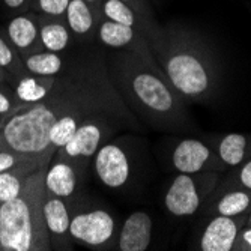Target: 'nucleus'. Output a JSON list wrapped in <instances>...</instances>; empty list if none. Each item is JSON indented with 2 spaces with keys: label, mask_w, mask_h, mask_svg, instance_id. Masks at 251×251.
I'll return each mask as SVG.
<instances>
[{
  "label": "nucleus",
  "mask_w": 251,
  "mask_h": 251,
  "mask_svg": "<svg viewBox=\"0 0 251 251\" xmlns=\"http://www.w3.org/2000/svg\"><path fill=\"white\" fill-rule=\"evenodd\" d=\"M71 0H33L30 11L45 17H65Z\"/></svg>",
  "instance_id": "29"
},
{
  "label": "nucleus",
  "mask_w": 251,
  "mask_h": 251,
  "mask_svg": "<svg viewBox=\"0 0 251 251\" xmlns=\"http://www.w3.org/2000/svg\"><path fill=\"white\" fill-rule=\"evenodd\" d=\"M102 15L84 0H71L65 12V21L80 44H94Z\"/></svg>",
  "instance_id": "17"
},
{
  "label": "nucleus",
  "mask_w": 251,
  "mask_h": 251,
  "mask_svg": "<svg viewBox=\"0 0 251 251\" xmlns=\"http://www.w3.org/2000/svg\"><path fill=\"white\" fill-rule=\"evenodd\" d=\"M169 164L176 173H224L229 170L208 142L194 137L180 139L175 143L169 155Z\"/></svg>",
  "instance_id": "8"
},
{
  "label": "nucleus",
  "mask_w": 251,
  "mask_h": 251,
  "mask_svg": "<svg viewBox=\"0 0 251 251\" xmlns=\"http://www.w3.org/2000/svg\"><path fill=\"white\" fill-rule=\"evenodd\" d=\"M247 224V214L236 217L214 215L199 238V248L201 251H233V244L239 230Z\"/></svg>",
  "instance_id": "12"
},
{
  "label": "nucleus",
  "mask_w": 251,
  "mask_h": 251,
  "mask_svg": "<svg viewBox=\"0 0 251 251\" xmlns=\"http://www.w3.org/2000/svg\"><path fill=\"white\" fill-rule=\"evenodd\" d=\"M0 68H3L5 71L9 73L12 80H17L27 74V70L25 68L20 53L6 38L5 32H0Z\"/></svg>",
  "instance_id": "25"
},
{
  "label": "nucleus",
  "mask_w": 251,
  "mask_h": 251,
  "mask_svg": "<svg viewBox=\"0 0 251 251\" xmlns=\"http://www.w3.org/2000/svg\"><path fill=\"white\" fill-rule=\"evenodd\" d=\"M119 229L115 217L105 209L77 212L70 223L73 241L92 250H116Z\"/></svg>",
  "instance_id": "7"
},
{
  "label": "nucleus",
  "mask_w": 251,
  "mask_h": 251,
  "mask_svg": "<svg viewBox=\"0 0 251 251\" xmlns=\"http://www.w3.org/2000/svg\"><path fill=\"white\" fill-rule=\"evenodd\" d=\"M128 129L124 124L107 116H95L84 121L74 135L60 149L54 152L56 156L65 158L86 172L94 155L110 142L119 131Z\"/></svg>",
  "instance_id": "6"
},
{
  "label": "nucleus",
  "mask_w": 251,
  "mask_h": 251,
  "mask_svg": "<svg viewBox=\"0 0 251 251\" xmlns=\"http://www.w3.org/2000/svg\"><path fill=\"white\" fill-rule=\"evenodd\" d=\"M39 35L44 50L53 53H65L77 42L73 32L68 27L65 17H45L38 15Z\"/></svg>",
  "instance_id": "19"
},
{
  "label": "nucleus",
  "mask_w": 251,
  "mask_h": 251,
  "mask_svg": "<svg viewBox=\"0 0 251 251\" xmlns=\"http://www.w3.org/2000/svg\"><path fill=\"white\" fill-rule=\"evenodd\" d=\"M32 2L33 0H0V6H2V9L8 15L14 17V15L30 11Z\"/></svg>",
  "instance_id": "30"
},
{
  "label": "nucleus",
  "mask_w": 251,
  "mask_h": 251,
  "mask_svg": "<svg viewBox=\"0 0 251 251\" xmlns=\"http://www.w3.org/2000/svg\"><path fill=\"white\" fill-rule=\"evenodd\" d=\"M0 81H8V83H11V81H12L11 74H9L8 71H5L3 68H0Z\"/></svg>",
  "instance_id": "32"
},
{
  "label": "nucleus",
  "mask_w": 251,
  "mask_h": 251,
  "mask_svg": "<svg viewBox=\"0 0 251 251\" xmlns=\"http://www.w3.org/2000/svg\"><path fill=\"white\" fill-rule=\"evenodd\" d=\"M42 212L45 226H47L49 230L50 248L65 251L73 250L75 242L70 235L71 212L70 208H68L66 200L45 193L42 201Z\"/></svg>",
  "instance_id": "11"
},
{
  "label": "nucleus",
  "mask_w": 251,
  "mask_h": 251,
  "mask_svg": "<svg viewBox=\"0 0 251 251\" xmlns=\"http://www.w3.org/2000/svg\"><path fill=\"white\" fill-rule=\"evenodd\" d=\"M54 81L56 77H44V75H35L27 73L17 80H12L11 84L18 100L23 104L33 105L47 98Z\"/></svg>",
  "instance_id": "21"
},
{
  "label": "nucleus",
  "mask_w": 251,
  "mask_h": 251,
  "mask_svg": "<svg viewBox=\"0 0 251 251\" xmlns=\"http://www.w3.org/2000/svg\"><path fill=\"white\" fill-rule=\"evenodd\" d=\"M78 166L70 159L53 155L51 161L45 172V193L60 199H71L78 190L80 179L84 176Z\"/></svg>",
  "instance_id": "13"
},
{
  "label": "nucleus",
  "mask_w": 251,
  "mask_h": 251,
  "mask_svg": "<svg viewBox=\"0 0 251 251\" xmlns=\"http://www.w3.org/2000/svg\"><path fill=\"white\" fill-rule=\"evenodd\" d=\"M153 233V220L146 211H135L122 223L116 250L119 251H146L151 247Z\"/></svg>",
  "instance_id": "16"
},
{
  "label": "nucleus",
  "mask_w": 251,
  "mask_h": 251,
  "mask_svg": "<svg viewBox=\"0 0 251 251\" xmlns=\"http://www.w3.org/2000/svg\"><path fill=\"white\" fill-rule=\"evenodd\" d=\"M110 78L137 119L170 134L197 131L187 100L164 73L153 71L139 56L128 51L107 53Z\"/></svg>",
  "instance_id": "2"
},
{
  "label": "nucleus",
  "mask_w": 251,
  "mask_h": 251,
  "mask_svg": "<svg viewBox=\"0 0 251 251\" xmlns=\"http://www.w3.org/2000/svg\"><path fill=\"white\" fill-rule=\"evenodd\" d=\"M251 211V190L230 187L215 188L214 193L201 208V217L209 218L214 215L236 217Z\"/></svg>",
  "instance_id": "15"
},
{
  "label": "nucleus",
  "mask_w": 251,
  "mask_h": 251,
  "mask_svg": "<svg viewBox=\"0 0 251 251\" xmlns=\"http://www.w3.org/2000/svg\"><path fill=\"white\" fill-rule=\"evenodd\" d=\"M21 59L27 73L44 77L59 75L66 65V57H63L60 53H53L49 50H41L27 56H23Z\"/></svg>",
  "instance_id": "22"
},
{
  "label": "nucleus",
  "mask_w": 251,
  "mask_h": 251,
  "mask_svg": "<svg viewBox=\"0 0 251 251\" xmlns=\"http://www.w3.org/2000/svg\"><path fill=\"white\" fill-rule=\"evenodd\" d=\"M30 105L23 104L11 83L0 81V116L3 119H9L11 116L17 115L18 111L25 110Z\"/></svg>",
  "instance_id": "26"
},
{
  "label": "nucleus",
  "mask_w": 251,
  "mask_h": 251,
  "mask_svg": "<svg viewBox=\"0 0 251 251\" xmlns=\"http://www.w3.org/2000/svg\"><path fill=\"white\" fill-rule=\"evenodd\" d=\"M152 51L170 83L187 101L206 102L218 94V57L197 33L180 26L163 27Z\"/></svg>",
  "instance_id": "3"
},
{
  "label": "nucleus",
  "mask_w": 251,
  "mask_h": 251,
  "mask_svg": "<svg viewBox=\"0 0 251 251\" xmlns=\"http://www.w3.org/2000/svg\"><path fill=\"white\" fill-rule=\"evenodd\" d=\"M5 122H6V119H3L2 116H0V128H2V125H3Z\"/></svg>",
  "instance_id": "35"
},
{
  "label": "nucleus",
  "mask_w": 251,
  "mask_h": 251,
  "mask_svg": "<svg viewBox=\"0 0 251 251\" xmlns=\"http://www.w3.org/2000/svg\"><path fill=\"white\" fill-rule=\"evenodd\" d=\"M235 251H251V226H244L233 244Z\"/></svg>",
  "instance_id": "31"
},
{
  "label": "nucleus",
  "mask_w": 251,
  "mask_h": 251,
  "mask_svg": "<svg viewBox=\"0 0 251 251\" xmlns=\"http://www.w3.org/2000/svg\"><path fill=\"white\" fill-rule=\"evenodd\" d=\"M95 116L116 119L128 129L142 128L110 78L104 47L87 44L66 57L47 98L6 119L0 128V149L54 155L84 121Z\"/></svg>",
  "instance_id": "1"
},
{
  "label": "nucleus",
  "mask_w": 251,
  "mask_h": 251,
  "mask_svg": "<svg viewBox=\"0 0 251 251\" xmlns=\"http://www.w3.org/2000/svg\"><path fill=\"white\" fill-rule=\"evenodd\" d=\"M121 2L128 5L137 15L143 20V23L146 25V29H148V41H149L151 49H152L163 35V26L159 25L156 17H155L153 8L151 5V0H121Z\"/></svg>",
  "instance_id": "24"
},
{
  "label": "nucleus",
  "mask_w": 251,
  "mask_h": 251,
  "mask_svg": "<svg viewBox=\"0 0 251 251\" xmlns=\"http://www.w3.org/2000/svg\"><path fill=\"white\" fill-rule=\"evenodd\" d=\"M53 156H44L36 161L23 164L14 169H9L6 172L0 173V203L9 201L15 197H18L25 188V184L27 177L38 169L49 166Z\"/></svg>",
  "instance_id": "20"
},
{
  "label": "nucleus",
  "mask_w": 251,
  "mask_h": 251,
  "mask_svg": "<svg viewBox=\"0 0 251 251\" xmlns=\"http://www.w3.org/2000/svg\"><path fill=\"white\" fill-rule=\"evenodd\" d=\"M35 170L26 180L21 194L0 203V248L2 251H50L42 201L45 196V172Z\"/></svg>",
  "instance_id": "4"
},
{
  "label": "nucleus",
  "mask_w": 251,
  "mask_h": 251,
  "mask_svg": "<svg viewBox=\"0 0 251 251\" xmlns=\"http://www.w3.org/2000/svg\"><path fill=\"white\" fill-rule=\"evenodd\" d=\"M97 41L104 49L128 51L139 56L153 71L164 73L163 68L159 66L156 57L153 56L148 38L140 30L102 18L98 26Z\"/></svg>",
  "instance_id": "9"
},
{
  "label": "nucleus",
  "mask_w": 251,
  "mask_h": 251,
  "mask_svg": "<svg viewBox=\"0 0 251 251\" xmlns=\"http://www.w3.org/2000/svg\"><path fill=\"white\" fill-rule=\"evenodd\" d=\"M220 172L177 173L164 194V208L175 218L196 215L223 179Z\"/></svg>",
  "instance_id": "5"
},
{
  "label": "nucleus",
  "mask_w": 251,
  "mask_h": 251,
  "mask_svg": "<svg viewBox=\"0 0 251 251\" xmlns=\"http://www.w3.org/2000/svg\"><path fill=\"white\" fill-rule=\"evenodd\" d=\"M134 159L121 142H107L92 158V167L98 180L107 188H124L132 175Z\"/></svg>",
  "instance_id": "10"
},
{
  "label": "nucleus",
  "mask_w": 251,
  "mask_h": 251,
  "mask_svg": "<svg viewBox=\"0 0 251 251\" xmlns=\"http://www.w3.org/2000/svg\"><path fill=\"white\" fill-rule=\"evenodd\" d=\"M230 187L251 190V158L247 159L241 166L233 167V172L230 175L223 176L217 188H230Z\"/></svg>",
  "instance_id": "27"
},
{
  "label": "nucleus",
  "mask_w": 251,
  "mask_h": 251,
  "mask_svg": "<svg viewBox=\"0 0 251 251\" xmlns=\"http://www.w3.org/2000/svg\"><path fill=\"white\" fill-rule=\"evenodd\" d=\"M247 226H251V211L247 214Z\"/></svg>",
  "instance_id": "34"
},
{
  "label": "nucleus",
  "mask_w": 251,
  "mask_h": 251,
  "mask_svg": "<svg viewBox=\"0 0 251 251\" xmlns=\"http://www.w3.org/2000/svg\"><path fill=\"white\" fill-rule=\"evenodd\" d=\"M5 35L21 57L44 50L39 35L38 14H35L33 11L11 17L6 23Z\"/></svg>",
  "instance_id": "14"
},
{
  "label": "nucleus",
  "mask_w": 251,
  "mask_h": 251,
  "mask_svg": "<svg viewBox=\"0 0 251 251\" xmlns=\"http://www.w3.org/2000/svg\"><path fill=\"white\" fill-rule=\"evenodd\" d=\"M84 2H87L90 6H94L95 9H98L101 12V5H102L104 0H84Z\"/></svg>",
  "instance_id": "33"
},
{
  "label": "nucleus",
  "mask_w": 251,
  "mask_h": 251,
  "mask_svg": "<svg viewBox=\"0 0 251 251\" xmlns=\"http://www.w3.org/2000/svg\"><path fill=\"white\" fill-rule=\"evenodd\" d=\"M218 158L229 167H238L251 158V134L230 132L208 142Z\"/></svg>",
  "instance_id": "18"
},
{
  "label": "nucleus",
  "mask_w": 251,
  "mask_h": 251,
  "mask_svg": "<svg viewBox=\"0 0 251 251\" xmlns=\"http://www.w3.org/2000/svg\"><path fill=\"white\" fill-rule=\"evenodd\" d=\"M101 15L105 20L115 21V23H119V25H125V26L140 30L148 38V29L143 20L128 5L121 2V0H104L101 5Z\"/></svg>",
  "instance_id": "23"
},
{
  "label": "nucleus",
  "mask_w": 251,
  "mask_h": 251,
  "mask_svg": "<svg viewBox=\"0 0 251 251\" xmlns=\"http://www.w3.org/2000/svg\"><path fill=\"white\" fill-rule=\"evenodd\" d=\"M44 156H53V155H26V153H20L15 151H9V149H0V173L6 172L9 169L27 164L32 161H36L39 158Z\"/></svg>",
  "instance_id": "28"
}]
</instances>
